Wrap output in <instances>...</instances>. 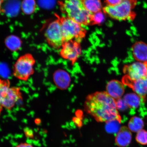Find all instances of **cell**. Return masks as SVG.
Masks as SVG:
<instances>
[{
	"label": "cell",
	"instance_id": "7a4b0ae2",
	"mask_svg": "<svg viewBox=\"0 0 147 147\" xmlns=\"http://www.w3.org/2000/svg\"><path fill=\"white\" fill-rule=\"evenodd\" d=\"M59 3L61 10L67 17L82 26L91 25L93 13L86 9L82 0H64Z\"/></svg>",
	"mask_w": 147,
	"mask_h": 147
},
{
	"label": "cell",
	"instance_id": "6da1fadb",
	"mask_svg": "<svg viewBox=\"0 0 147 147\" xmlns=\"http://www.w3.org/2000/svg\"><path fill=\"white\" fill-rule=\"evenodd\" d=\"M84 110L97 122L107 123L117 120L121 117L117 106L116 100L105 91L97 92L87 96Z\"/></svg>",
	"mask_w": 147,
	"mask_h": 147
},
{
	"label": "cell",
	"instance_id": "484cf974",
	"mask_svg": "<svg viewBox=\"0 0 147 147\" xmlns=\"http://www.w3.org/2000/svg\"><path fill=\"white\" fill-rule=\"evenodd\" d=\"M129 1H131L132 2L136 3V4L138 0H129Z\"/></svg>",
	"mask_w": 147,
	"mask_h": 147
},
{
	"label": "cell",
	"instance_id": "9c48e42d",
	"mask_svg": "<svg viewBox=\"0 0 147 147\" xmlns=\"http://www.w3.org/2000/svg\"><path fill=\"white\" fill-rule=\"evenodd\" d=\"M123 72L132 80L147 77V62L137 61L125 66Z\"/></svg>",
	"mask_w": 147,
	"mask_h": 147
},
{
	"label": "cell",
	"instance_id": "ba28073f",
	"mask_svg": "<svg viewBox=\"0 0 147 147\" xmlns=\"http://www.w3.org/2000/svg\"><path fill=\"white\" fill-rule=\"evenodd\" d=\"M82 53L80 42L72 40L64 42L60 54L62 58L69 60L73 64L78 60Z\"/></svg>",
	"mask_w": 147,
	"mask_h": 147
},
{
	"label": "cell",
	"instance_id": "2e32d148",
	"mask_svg": "<svg viewBox=\"0 0 147 147\" xmlns=\"http://www.w3.org/2000/svg\"><path fill=\"white\" fill-rule=\"evenodd\" d=\"M123 99L128 107L133 108L138 107L142 101L141 97L135 93L127 94Z\"/></svg>",
	"mask_w": 147,
	"mask_h": 147
},
{
	"label": "cell",
	"instance_id": "cb8c5ba5",
	"mask_svg": "<svg viewBox=\"0 0 147 147\" xmlns=\"http://www.w3.org/2000/svg\"><path fill=\"white\" fill-rule=\"evenodd\" d=\"M9 82H10L8 80H3L0 79V90H1V88L3 86L9 83ZM2 108V107L0 105V110Z\"/></svg>",
	"mask_w": 147,
	"mask_h": 147
},
{
	"label": "cell",
	"instance_id": "30bf717a",
	"mask_svg": "<svg viewBox=\"0 0 147 147\" xmlns=\"http://www.w3.org/2000/svg\"><path fill=\"white\" fill-rule=\"evenodd\" d=\"M122 82L131 88L135 93L141 97L143 102L146 101L147 95V77L132 80L125 75L123 78Z\"/></svg>",
	"mask_w": 147,
	"mask_h": 147
},
{
	"label": "cell",
	"instance_id": "ffe728a7",
	"mask_svg": "<svg viewBox=\"0 0 147 147\" xmlns=\"http://www.w3.org/2000/svg\"><path fill=\"white\" fill-rule=\"evenodd\" d=\"M136 141L143 146L147 145V131L142 129L137 133L135 137Z\"/></svg>",
	"mask_w": 147,
	"mask_h": 147
},
{
	"label": "cell",
	"instance_id": "52a82bcc",
	"mask_svg": "<svg viewBox=\"0 0 147 147\" xmlns=\"http://www.w3.org/2000/svg\"><path fill=\"white\" fill-rule=\"evenodd\" d=\"M45 36L46 41L51 47L55 49L61 48L64 40L58 18L49 24L46 29Z\"/></svg>",
	"mask_w": 147,
	"mask_h": 147
},
{
	"label": "cell",
	"instance_id": "8fae6325",
	"mask_svg": "<svg viewBox=\"0 0 147 147\" xmlns=\"http://www.w3.org/2000/svg\"><path fill=\"white\" fill-rule=\"evenodd\" d=\"M132 139V132L127 127L123 126L117 132L115 138V143L118 147H126L131 143Z\"/></svg>",
	"mask_w": 147,
	"mask_h": 147
},
{
	"label": "cell",
	"instance_id": "3957f363",
	"mask_svg": "<svg viewBox=\"0 0 147 147\" xmlns=\"http://www.w3.org/2000/svg\"><path fill=\"white\" fill-rule=\"evenodd\" d=\"M136 4L129 0H123L118 5H107L102 9L104 13L113 19L120 21L133 20L136 16L134 11Z\"/></svg>",
	"mask_w": 147,
	"mask_h": 147
},
{
	"label": "cell",
	"instance_id": "e0dca14e",
	"mask_svg": "<svg viewBox=\"0 0 147 147\" xmlns=\"http://www.w3.org/2000/svg\"><path fill=\"white\" fill-rule=\"evenodd\" d=\"M144 123L140 117L134 116L131 117L129 121L128 127L132 132L137 133L143 129Z\"/></svg>",
	"mask_w": 147,
	"mask_h": 147
},
{
	"label": "cell",
	"instance_id": "8992f818",
	"mask_svg": "<svg viewBox=\"0 0 147 147\" xmlns=\"http://www.w3.org/2000/svg\"><path fill=\"white\" fill-rule=\"evenodd\" d=\"M20 88L10 87V82L3 86L0 90V105L8 110L13 108L18 100H21Z\"/></svg>",
	"mask_w": 147,
	"mask_h": 147
},
{
	"label": "cell",
	"instance_id": "4316f807",
	"mask_svg": "<svg viewBox=\"0 0 147 147\" xmlns=\"http://www.w3.org/2000/svg\"><path fill=\"white\" fill-rule=\"evenodd\" d=\"M2 2H3L2 0H0V13H1V3H2Z\"/></svg>",
	"mask_w": 147,
	"mask_h": 147
},
{
	"label": "cell",
	"instance_id": "5b68a950",
	"mask_svg": "<svg viewBox=\"0 0 147 147\" xmlns=\"http://www.w3.org/2000/svg\"><path fill=\"white\" fill-rule=\"evenodd\" d=\"M35 63V59L30 53L20 56L13 66L14 76L18 80L26 81L34 74Z\"/></svg>",
	"mask_w": 147,
	"mask_h": 147
},
{
	"label": "cell",
	"instance_id": "7c38bea8",
	"mask_svg": "<svg viewBox=\"0 0 147 147\" xmlns=\"http://www.w3.org/2000/svg\"><path fill=\"white\" fill-rule=\"evenodd\" d=\"M106 92L116 100H118L124 93V84L118 80H111L107 85Z\"/></svg>",
	"mask_w": 147,
	"mask_h": 147
},
{
	"label": "cell",
	"instance_id": "5bb4252c",
	"mask_svg": "<svg viewBox=\"0 0 147 147\" xmlns=\"http://www.w3.org/2000/svg\"><path fill=\"white\" fill-rule=\"evenodd\" d=\"M54 80L55 84L61 89H65L69 83L70 79L67 74L62 70L56 71L54 75Z\"/></svg>",
	"mask_w": 147,
	"mask_h": 147
},
{
	"label": "cell",
	"instance_id": "9a60e30c",
	"mask_svg": "<svg viewBox=\"0 0 147 147\" xmlns=\"http://www.w3.org/2000/svg\"><path fill=\"white\" fill-rule=\"evenodd\" d=\"M87 10L94 13L102 10V6L100 0H82Z\"/></svg>",
	"mask_w": 147,
	"mask_h": 147
},
{
	"label": "cell",
	"instance_id": "603a6c76",
	"mask_svg": "<svg viewBox=\"0 0 147 147\" xmlns=\"http://www.w3.org/2000/svg\"><path fill=\"white\" fill-rule=\"evenodd\" d=\"M123 0H105L107 5L110 6H115L120 3Z\"/></svg>",
	"mask_w": 147,
	"mask_h": 147
},
{
	"label": "cell",
	"instance_id": "7402d4cb",
	"mask_svg": "<svg viewBox=\"0 0 147 147\" xmlns=\"http://www.w3.org/2000/svg\"><path fill=\"white\" fill-rule=\"evenodd\" d=\"M117 106V109L123 110L125 109L128 107L127 104L124 99L121 98L116 100Z\"/></svg>",
	"mask_w": 147,
	"mask_h": 147
},
{
	"label": "cell",
	"instance_id": "d6986e66",
	"mask_svg": "<svg viewBox=\"0 0 147 147\" xmlns=\"http://www.w3.org/2000/svg\"><path fill=\"white\" fill-rule=\"evenodd\" d=\"M36 3L34 0H24L22 4L23 12L27 14L32 13L34 11Z\"/></svg>",
	"mask_w": 147,
	"mask_h": 147
},
{
	"label": "cell",
	"instance_id": "83f0119b",
	"mask_svg": "<svg viewBox=\"0 0 147 147\" xmlns=\"http://www.w3.org/2000/svg\"><path fill=\"white\" fill-rule=\"evenodd\" d=\"M2 1H3V0H2Z\"/></svg>",
	"mask_w": 147,
	"mask_h": 147
},
{
	"label": "cell",
	"instance_id": "d4e9b609",
	"mask_svg": "<svg viewBox=\"0 0 147 147\" xmlns=\"http://www.w3.org/2000/svg\"><path fill=\"white\" fill-rule=\"evenodd\" d=\"M16 147H34L32 144L27 143H21Z\"/></svg>",
	"mask_w": 147,
	"mask_h": 147
},
{
	"label": "cell",
	"instance_id": "4fadbf2b",
	"mask_svg": "<svg viewBox=\"0 0 147 147\" xmlns=\"http://www.w3.org/2000/svg\"><path fill=\"white\" fill-rule=\"evenodd\" d=\"M134 57L137 61L147 62V44L142 41L136 42L132 47Z\"/></svg>",
	"mask_w": 147,
	"mask_h": 147
},
{
	"label": "cell",
	"instance_id": "277c9868",
	"mask_svg": "<svg viewBox=\"0 0 147 147\" xmlns=\"http://www.w3.org/2000/svg\"><path fill=\"white\" fill-rule=\"evenodd\" d=\"M57 18L61 26L64 43L72 40L80 42L85 37L87 31L80 24L67 17Z\"/></svg>",
	"mask_w": 147,
	"mask_h": 147
},
{
	"label": "cell",
	"instance_id": "44dd1931",
	"mask_svg": "<svg viewBox=\"0 0 147 147\" xmlns=\"http://www.w3.org/2000/svg\"><path fill=\"white\" fill-rule=\"evenodd\" d=\"M104 20V15L101 11L93 13L91 17V25H100Z\"/></svg>",
	"mask_w": 147,
	"mask_h": 147
},
{
	"label": "cell",
	"instance_id": "ac0fdd59",
	"mask_svg": "<svg viewBox=\"0 0 147 147\" xmlns=\"http://www.w3.org/2000/svg\"><path fill=\"white\" fill-rule=\"evenodd\" d=\"M5 45L9 49L12 51H17L21 47L22 42L19 38L15 36L8 37L5 40Z\"/></svg>",
	"mask_w": 147,
	"mask_h": 147
}]
</instances>
